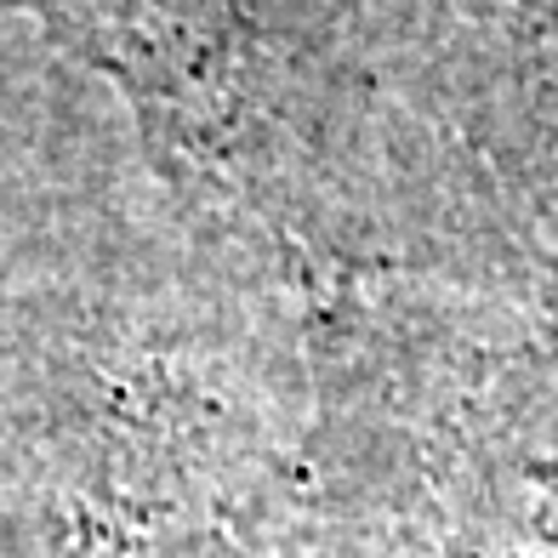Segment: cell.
Here are the masks:
<instances>
[{"label":"cell","mask_w":558,"mask_h":558,"mask_svg":"<svg viewBox=\"0 0 558 558\" xmlns=\"http://www.w3.org/2000/svg\"><path fill=\"white\" fill-rule=\"evenodd\" d=\"M376 558H558V274L445 268L404 348Z\"/></svg>","instance_id":"obj_1"},{"label":"cell","mask_w":558,"mask_h":558,"mask_svg":"<svg viewBox=\"0 0 558 558\" xmlns=\"http://www.w3.org/2000/svg\"><path fill=\"white\" fill-rule=\"evenodd\" d=\"M422 23L468 217L558 274V0H422Z\"/></svg>","instance_id":"obj_2"}]
</instances>
